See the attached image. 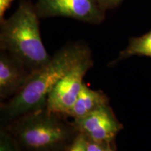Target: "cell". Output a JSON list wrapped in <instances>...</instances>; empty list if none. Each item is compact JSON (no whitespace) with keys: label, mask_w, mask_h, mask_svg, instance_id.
Masks as SVG:
<instances>
[{"label":"cell","mask_w":151,"mask_h":151,"mask_svg":"<svg viewBox=\"0 0 151 151\" xmlns=\"http://www.w3.org/2000/svg\"><path fill=\"white\" fill-rule=\"evenodd\" d=\"M92 57L90 47L76 41L58 50L40 69L31 73L23 88L1 104L3 127L19 117L46 108L47 98L54 86L76 65Z\"/></svg>","instance_id":"6da1fadb"},{"label":"cell","mask_w":151,"mask_h":151,"mask_svg":"<svg viewBox=\"0 0 151 151\" xmlns=\"http://www.w3.org/2000/svg\"><path fill=\"white\" fill-rule=\"evenodd\" d=\"M39 18L35 6L22 0L14 14L0 22V49L21 61L31 73L51 58L41 39Z\"/></svg>","instance_id":"7a4b0ae2"},{"label":"cell","mask_w":151,"mask_h":151,"mask_svg":"<svg viewBox=\"0 0 151 151\" xmlns=\"http://www.w3.org/2000/svg\"><path fill=\"white\" fill-rule=\"evenodd\" d=\"M64 116L46 108L20 116L3 127L15 142L31 151H57L78 134Z\"/></svg>","instance_id":"3957f363"},{"label":"cell","mask_w":151,"mask_h":151,"mask_svg":"<svg viewBox=\"0 0 151 151\" xmlns=\"http://www.w3.org/2000/svg\"><path fill=\"white\" fill-rule=\"evenodd\" d=\"M35 6L41 18L66 17L99 24L106 16V11L97 0H37Z\"/></svg>","instance_id":"277c9868"},{"label":"cell","mask_w":151,"mask_h":151,"mask_svg":"<svg viewBox=\"0 0 151 151\" xmlns=\"http://www.w3.org/2000/svg\"><path fill=\"white\" fill-rule=\"evenodd\" d=\"M93 64L92 57H90L66 73L49 93L46 108L50 112L68 117L83 86L85 75Z\"/></svg>","instance_id":"5b68a950"},{"label":"cell","mask_w":151,"mask_h":151,"mask_svg":"<svg viewBox=\"0 0 151 151\" xmlns=\"http://www.w3.org/2000/svg\"><path fill=\"white\" fill-rule=\"evenodd\" d=\"M73 124L78 132L89 139L100 143H112L122 129L109 104L103 106L87 116L73 119Z\"/></svg>","instance_id":"8992f818"},{"label":"cell","mask_w":151,"mask_h":151,"mask_svg":"<svg viewBox=\"0 0 151 151\" xmlns=\"http://www.w3.org/2000/svg\"><path fill=\"white\" fill-rule=\"evenodd\" d=\"M31 72L9 52L0 51V99L7 101L23 88Z\"/></svg>","instance_id":"52a82bcc"},{"label":"cell","mask_w":151,"mask_h":151,"mask_svg":"<svg viewBox=\"0 0 151 151\" xmlns=\"http://www.w3.org/2000/svg\"><path fill=\"white\" fill-rule=\"evenodd\" d=\"M107 104H109V99L103 92L90 89L84 83L68 117L82 118Z\"/></svg>","instance_id":"ba28073f"},{"label":"cell","mask_w":151,"mask_h":151,"mask_svg":"<svg viewBox=\"0 0 151 151\" xmlns=\"http://www.w3.org/2000/svg\"><path fill=\"white\" fill-rule=\"evenodd\" d=\"M134 55L151 58V30L141 37L131 38L127 48L120 52L118 58L111 64L115 65L120 60Z\"/></svg>","instance_id":"9c48e42d"},{"label":"cell","mask_w":151,"mask_h":151,"mask_svg":"<svg viewBox=\"0 0 151 151\" xmlns=\"http://www.w3.org/2000/svg\"><path fill=\"white\" fill-rule=\"evenodd\" d=\"M87 141L88 137L84 134L78 132L73 141H71L67 151H86Z\"/></svg>","instance_id":"30bf717a"},{"label":"cell","mask_w":151,"mask_h":151,"mask_svg":"<svg viewBox=\"0 0 151 151\" xmlns=\"http://www.w3.org/2000/svg\"><path fill=\"white\" fill-rule=\"evenodd\" d=\"M111 143H100L92 141L88 138L86 151H108Z\"/></svg>","instance_id":"8fae6325"},{"label":"cell","mask_w":151,"mask_h":151,"mask_svg":"<svg viewBox=\"0 0 151 151\" xmlns=\"http://www.w3.org/2000/svg\"><path fill=\"white\" fill-rule=\"evenodd\" d=\"M101 6L106 11L108 9L118 6L123 0H97Z\"/></svg>","instance_id":"7c38bea8"},{"label":"cell","mask_w":151,"mask_h":151,"mask_svg":"<svg viewBox=\"0 0 151 151\" xmlns=\"http://www.w3.org/2000/svg\"><path fill=\"white\" fill-rule=\"evenodd\" d=\"M14 0H0V22L4 20L5 13L10 8Z\"/></svg>","instance_id":"4fadbf2b"},{"label":"cell","mask_w":151,"mask_h":151,"mask_svg":"<svg viewBox=\"0 0 151 151\" xmlns=\"http://www.w3.org/2000/svg\"><path fill=\"white\" fill-rule=\"evenodd\" d=\"M108 151H114V150H113L112 147H111V146H109V149H108Z\"/></svg>","instance_id":"5bb4252c"}]
</instances>
